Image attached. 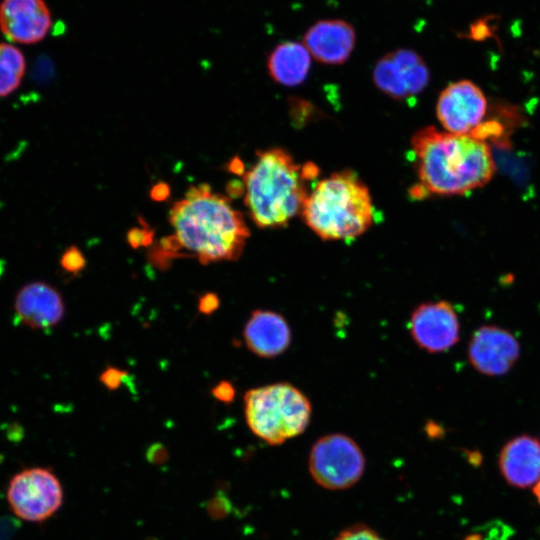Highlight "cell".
<instances>
[{
  "mask_svg": "<svg viewBox=\"0 0 540 540\" xmlns=\"http://www.w3.org/2000/svg\"><path fill=\"white\" fill-rule=\"evenodd\" d=\"M411 144L419 180L413 197L466 194L486 185L496 170L489 145L473 135L425 127Z\"/></svg>",
  "mask_w": 540,
  "mask_h": 540,
  "instance_id": "cell-1",
  "label": "cell"
},
{
  "mask_svg": "<svg viewBox=\"0 0 540 540\" xmlns=\"http://www.w3.org/2000/svg\"><path fill=\"white\" fill-rule=\"evenodd\" d=\"M169 221L177 250H187L202 264L237 260L250 235L241 212L207 184L191 186L172 206Z\"/></svg>",
  "mask_w": 540,
  "mask_h": 540,
  "instance_id": "cell-2",
  "label": "cell"
},
{
  "mask_svg": "<svg viewBox=\"0 0 540 540\" xmlns=\"http://www.w3.org/2000/svg\"><path fill=\"white\" fill-rule=\"evenodd\" d=\"M318 168L297 163L285 150L257 152L254 165L244 173V202L259 228H280L302 211L309 194L306 183Z\"/></svg>",
  "mask_w": 540,
  "mask_h": 540,
  "instance_id": "cell-3",
  "label": "cell"
},
{
  "mask_svg": "<svg viewBox=\"0 0 540 540\" xmlns=\"http://www.w3.org/2000/svg\"><path fill=\"white\" fill-rule=\"evenodd\" d=\"M373 213L367 186L349 170L319 181L301 211L306 225L323 240H350L362 235L372 225Z\"/></svg>",
  "mask_w": 540,
  "mask_h": 540,
  "instance_id": "cell-4",
  "label": "cell"
},
{
  "mask_svg": "<svg viewBox=\"0 0 540 540\" xmlns=\"http://www.w3.org/2000/svg\"><path fill=\"white\" fill-rule=\"evenodd\" d=\"M244 412L255 436L270 445H280L305 431L312 408L302 391L280 382L248 390Z\"/></svg>",
  "mask_w": 540,
  "mask_h": 540,
  "instance_id": "cell-5",
  "label": "cell"
},
{
  "mask_svg": "<svg viewBox=\"0 0 540 540\" xmlns=\"http://www.w3.org/2000/svg\"><path fill=\"white\" fill-rule=\"evenodd\" d=\"M308 469L313 480L328 490H344L355 485L365 470V457L349 436L333 433L322 436L312 446Z\"/></svg>",
  "mask_w": 540,
  "mask_h": 540,
  "instance_id": "cell-6",
  "label": "cell"
},
{
  "mask_svg": "<svg viewBox=\"0 0 540 540\" xmlns=\"http://www.w3.org/2000/svg\"><path fill=\"white\" fill-rule=\"evenodd\" d=\"M7 500L20 519L40 523L54 515L63 503V488L48 468L32 467L15 474L7 488Z\"/></svg>",
  "mask_w": 540,
  "mask_h": 540,
  "instance_id": "cell-7",
  "label": "cell"
},
{
  "mask_svg": "<svg viewBox=\"0 0 540 540\" xmlns=\"http://www.w3.org/2000/svg\"><path fill=\"white\" fill-rule=\"evenodd\" d=\"M430 74L422 57L408 49L385 54L376 63L373 81L377 88L396 100L412 98L428 86Z\"/></svg>",
  "mask_w": 540,
  "mask_h": 540,
  "instance_id": "cell-8",
  "label": "cell"
},
{
  "mask_svg": "<svg viewBox=\"0 0 540 540\" xmlns=\"http://www.w3.org/2000/svg\"><path fill=\"white\" fill-rule=\"evenodd\" d=\"M487 111L483 91L470 80L449 84L439 95L436 114L449 133L473 135Z\"/></svg>",
  "mask_w": 540,
  "mask_h": 540,
  "instance_id": "cell-9",
  "label": "cell"
},
{
  "mask_svg": "<svg viewBox=\"0 0 540 540\" xmlns=\"http://www.w3.org/2000/svg\"><path fill=\"white\" fill-rule=\"evenodd\" d=\"M409 330L418 347L432 354L443 353L459 341L460 321L450 302L429 301L413 310Z\"/></svg>",
  "mask_w": 540,
  "mask_h": 540,
  "instance_id": "cell-10",
  "label": "cell"
},
{
  "mask_svg": "<svg viewBox=\"0 0 540 540\" xmlns=\"http://www.w3.org/2000/svg\"><path fill=\"white\" fill-rule=\"evenodd\" d=\"M471 366L486 376H501L509 372L520 356V344L507 329L496 325L477 328L468 343Z\"/></svg>",
  "mask_w": 540,
  "mask_h": 540,
  "instance_id": "cell-11",
  "label": "cell"
},
{
  "mask_svg": "<svg viewBox=\"0 0 540 540\" xmlns=\"http://www.w3.org/2000/svg\"><path fill=\"white\" fill-rule=\"evenodd\" d=\"M13 307L20 323L33 330L56 326L65 313L60 292L44 281L23 285L15 296Z\"/></svg>",
  "mask_w": 540,
  "mask_h": 540,
  "instance_id": "cell-12",
  "label": "cell"
},
{
  "mask_svg": "<svg viewBox=\"0 0 540 540\" xmlns=\"http://www.w3.org/2000/svg\"><path fill=\"white\" fill-rule=\"evenodd\" d=\"M51 23L44 0H3L0 4V29L13 42H39L47 35Z\"/></svg>",
  "mask_w": 540,
  "mask_h": 540,
  "instance_id": "cell-13",
  "label": "cell"
},
{
  "mask_svg": "<svg viewBox=\"0 0 540 540\" xmlns=\"http://www.w3.org/2000/svg\"><path fill=\"white\" fill-rule=\"evenodd\" d=\"M304 45L319 62L342 64L350 57L356 41L353 26L343 20H321L304 36Z\"/></svg>",
  "mask_w": 540,
  "mask_h": 540,
  "instance_id": "cell-14",
  "label": "cell"
},
{
  "mask_svg": "<svg viewBox=\"0 0 540 540\" xmlns=\"http://www.w3.org/2000/svg\"><path fill=\"white\" fill-rule=\"evenodd\" d=\"M243 337L247 348L262 358H274L287 350L291 343V330L279 313L257 309L247 320Z\"/></svg>",
  "mask_w": 540,
  "mask_h": 540,
  "instance_id": "cell-15",
  "label": "cell"
},
{
  "mask_svg": "<svg viewBox=\"0 0 540 540\" xmlns=\"http://www.w3.org/2000/svg\"><path fill=\"white\" fill-rule=\"evenodd\" d=\"M500 471L516 487H528L540 481V441L520 435L505 444L499 457Z\"/></svg>",
  "mask_w": 540,
  "mask_h": 540,
  "instance_id": "cell-16",
  "label": "cell"
},
{
  "mask_svg": "<svg viewBox=\"0 0 540 540\" xmlns=\"http://www.w3.org/2000/svg\"><path fill=\"white\" fill-rule=\"evenodd\" d=\"M311 64V54L305 45L298 42H284L274 48L268 57L269 75L279 84L296 86L307 77Z\"/></svg>",
  "mask_w": 540,
  "mask_h": 540,
  "instance_id": "cell-17",
  "label": "cell"
},
{
  "mask_svg": "<svg viewBox=\"0 0 540 540\" xmlns=\"http://www.w3.org/2000/svg\"><path fill=\"white\" fill-rule=\"evenodd\" d=\"M25 68L22 52L13 45L0 43V97L11 94L19 87Z\"/></svg>",
  "mask_w": 540,
  "mask_h": 540,
  "instance_id": "cell-18",
  "label": "cell"
},
{
  "mask_svg": "<svg viewBox=\"0 0 540 540\" xmlns=\"http://www.w3.org/2000/svg\"><path fill=\"white\" fill-rule=\"evenodd\" d=\"M333 540H387L377 531L364 524H356L342 530Z\"/></svg>",
  "mask_w": 540,
  "mask_h": 540,
  "instance_id": "cell-19",
  "label": "cell"
},
{
  "mask_svg": "<svg viewBox=\"0 0 540 540\" xmlns=\"http://www.w3.org/2000/svg\"><path fill=\"white\" fill-rule=\"evenodd\" d=\"M60 265L65 271L77 274L85 268L86 261L83 253L77 247L71 246L62 254Z\"/></svg>",
  "mask_w": 540,
  "mask_h": 540,
  "instance_id": "cell-20",
  "label": "cell"
},
{
  "mask_svg": "<svg viewBox=\"0 0 540 540\" xmlns=\"http://www.w3.org/2000/svg\"><path fill=\"white\" fill-rule=\"evenodd\" d=\"M154 232L149 230L147 226L139 228L135 227L127 233V241L133 248L147 246L153 240Z\"/></svg>",
  "mask_w": 540,
  "mask_h": 540,
  "instance_id": "cell-21",
  "label": "cell"
},
{
  "mask_svg": "<svg viewBox=\"0 0 540 540\" xmlns=\"http://www.w3.org/2000/svg\"><path fill=\"white\" fill-rule=\"evenodd\" d=\"M126 375L127 373L123 370L109 367L100 375V381L108 389L114 390L121 385Z\"/></svg>",
  "mask_w": 540,
  "mask_h": 540,
  "instance_id": "cell-22",
  "label": "cell"
},
{
  "mask_svg": "<svg viewBox=\"0 0 540 540\" xmlns=\"http://www.w3.org/2000/svg\"><path fill=\"white\" fill-rule=\"evenodd\" d=\"M212 394L219 401L230 403L235 397V389L230 382L221 381L212 389Z\"/></svg>",
  "mask_w": 540,
  "mask_h": 540,
  "instance_id": "cell-23",
  "label": "cell"
},
{
  "mask_svg": "<svg viewBox=\"0 0 540 540\" xmlns=\"http://www.w3.org/2000/svg\"><path fill=\"white\" fill-rule=\"evenodd\" d=\"M220 301L215 293H206L199 300V310L203 314L209 315L219 307Z\"/></svg>",
  "mask_w": 540,
  "mask_h": 540,
  "instance_id": "cell-24",
  "label": "cell"
},
{
  "mask_svg": "<svg viewBox=\"0 0 540 540\" xmlns=\"http://www.w3.org/2000/svg\"><path fill=\"white\" fill-rule=\"evenodd\" d=\"M169 194L170 188L163 182L154 185L150 192L151 198L155 201H163L168 198Z\"/></svg>",
  "mask_w": 540,
  "mask_h": 540,
  "instance_id": "cell-25",
  "label": "cell"
},
{
  "mask_svg": "<svg viewBox=\"0 0 540 540\" xmlns=\"http://www.w3.org/2000/svg\"><path fill=\"white\" fill-rule=\"evenodd\" d=\"M229 169L233 173L241 174L243 171V163L236 157L229 163Z\"/></svg>",
  "mask_w": 540,
  "mask_h": 540,
  "instance_id": "cell-26",
  "label": "cell"
},
{
  "mask_svg": "<svg viewBox=\"0 0 540 540\" xmlns=\"http://www.w3.org/2000/svg\"><path fill=\"white\" fill-rule=\"evenodd\" d=\"M534 494L538 500V502L540 503V481L534 485Z\"/></svg>",
  "mask_w": 540,
  "mask_h": 540,
  "instance_id": "cell-27",
  "label": "cell"
}]
</instances>
